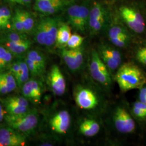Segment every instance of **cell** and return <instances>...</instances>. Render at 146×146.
<instances>
[{
	"label": "cell",
	"instance_id": "30bf717a",
	"mask_svg": "<svg viewBox=\"0 0 146 146\" xmlns=\"http://www.w3.org/2000/svg\"><path fill=\"white\" fill-rule=\"evenodd\" d=\"M98 53L100 57L110 72H113L120 67L122 58L117 50L108 46H102L100 48Z\"/></svg>",
	"mask_w": 146,
	"mask_h": 146
},
{
	"label": "cell",
	"instance_id": "f1b7e54d",
	"mask_svg": "<svg viewBox=\"0 0 146 146\" xmlns=\"http://www.w3.org/2000/svg\"><path fill=\"white\" fill-rule=\"evenodd\" d=\"M84 38L76 33L72 34L70 37L67 47L69 49H75L80 47L84 42Z\"/></svg>",
	"mask_w": 146,
	"mask_h": 146
},
{
	"label": "cell",
	"instance_id": "8d00e7d4",
	"mask_svg": "<svg viewBox=\"0 0 146 146\" xmlns=\"http://www.w3.org/2000/svg\"><path fill=\"white\" fill-rule=\"evenodd\" d=\"M8 2L12 3H17L20 5H26L31 2V0H7Z\"/></svg>",
	"mask_w": 146,
	"mask_h": 146
},
{
	"label": "cell",
	"instance_id": "3957f363",
	"mask_svg": "<svg viewBox=\"0 0 146 146\" xmlns=\"http://www.w3.org/2000/svg\"><path fill=\"white\" fill-rule=\"evenodd\" d=\"M5 120L7 125L23 134L31 133L36 128L38 117L36 111L28 110L20 114L5 115Z\"/></svg>",
	"mask_w": 146,
	"mask_h": 146
},
{
	"label": "cell",
	"instance_id": "e0dca14e",
	"mask_svg": "<svg viewBox=\"0 0 146 146\" xmlns=\"http://www.w3.org/2000/svg\"><path fill=\"white\" fill-rule=\"evenodd\" d=\"M16 87L15 78L9 71L0 72V94H9L15 90Z\"/></svg>",
	"mask_w": 146,
	"mask_h": 146
},
{
	"label": "cell",
	"instance_id": "2e32d148",
	"mask_svg": "<svg viewBox=\"0 0 146 146\" xmlns=\"http://www.w3.org/2000/svg\"><path fill=\"white\" fill-rule=\"evenodd\" d=\"M63 5L62 0H36L34 9L41 14L48 15L56 13Z\"/></svg>",
	"mask_w": 146,
	"mask_h": 146
},
{
	"label": "cell",
	"instance_id": "52a82bcc",
	"mask_svg": "<svg viewBox=\"0 0 146 146\" xmlns=\"http://www.w3.org/2000/svg\"><path fill=\"white\" fill-rule=\"evenodd\" d=\"M107 19V12L104 7L99 2H95L89 11L88 24L91 33L96 34L104 28Z\"/></svg>",
	"mask_w": 146,
	"mask_h": 146
},
{
	"label": "cell",
	"instance_id": "d590c367",
	"mask_svg": "<svg viewBox=\"0 0 146 146\" xmlns=\"http://www.w3.org/2000/svg\"><path fill=\"white\" fill-rule=\"evenodd\" d=\"M139 100L141 102L146 104V86H143L140 88L139 93Z\"/></svg>",
	"mask_w": 146,
	"mask_h": 146
},
{
	"label": "cell",
	"instance_id": "44dd1931",
	"mask_svg": "<svg viewBox=\"0 0 146 146\" xmlns=\"http://www.w3.org/2000/svg\"><path fill=\"white\" fill-rule=\"evenodd\" d=\"M61 54L64 62L71 71L75 72L80 69L76 62L73 49L63 48Z\"/></svg>",
	"mask_w": 146,
	"mask_h": 146
},
{
	"label": "cell",
	"instance_id": "cb8c5ba5",
	"mask_svg": "<svg viewBox=\"0 0 146 146\" xmlns=\"http://www.w3.org/2000/svg\"><path fill=\"white\" fill-rule=\"evenodd\" d=\"M21 19L23 24L25 33H29L33 30L35 26V22L33 16L28 11L21 10H16Z\"/></svg>",
	"mask_w": 146,
	"mask_h": 146
},
{
	"label": "cell",
	"instance_id": "7a4b0ae2",
	"mask_svg": "<svg viewBox=\"0 0 146 146\" xmlns=\"http://www.w3.org/2000/svg\"><path fill=\"white\" fill-rule=\"evenodd\" d=\"M58 27L57 19L50 17L41 19L33 28L35 40L41 46H52L55 43Z\"/></svg>",
	"mask_w": 146,
	"mask_h": 146
},
{
	"label": "cell",
	"instance_id": "4dcf8cb0",
	"mask_svg": "<svg viewBox=\"0 0 146 146\" xmlns=\"http://www.w3.org/2000/svg\"><path fill=\"white\" fill-rule=\"evenodd\" d=\"M25 61L28 66L29 70V73L33 76H42V73L40 71L39 69L37 67L36 65L31 60V58L26 57Z\"/></svg>",
	"mask_w": 146,
	"mask_h": 146
},
{
	"label": "cell",
	"instance_id": "ac0fdd59",
	"mask_svg": "<svg viewBox=\"0 0 146 146\" xmlns=\"http://www.w3.org/2000/svg\"><path fill=\"white\" fill-rule=\"evenodd\" d=\"M1 44L10 50L14 55H19L26 52L31 47V42L29 40L27 39L18 42L3 41L1 42Z\"/></svg>",
	"mask_w": 146,
	"mask_h": 146
},
{
	"label": "cell",
	"instance_id": "d4e9b609",
	"mask_svg": "<svg viewBox=\"0 0 146 146\" xmlns=\"http://www.w3.org/2000/svg\"><path fill=\"white\" fill-rule=\"evenodd\" d=\"M27 57L31 58L36 65L42 74H43L46 68V58L41 52L32 50L28 52Z\"/></svg>",
	"mask_w": 146,
	"mask_h": 146
},
{
	"label": "cell",
	"instance_id": "83f0119b",
	"mask_svg": "<svg viewBox=\"0 0 146 146\" xmlns=\"http://www.w3.org/2000/svg\"><path fill=\"white\" fill-rule=\"evenodd\" d=\"M109 38L111 39L119 37H129L125 28L120 25H114L111 27L108 31Z\"/></svg>",
	"mask_w": 146,
	"mask_h": 146
},
{
	"label": "cell",
	"instance_id": "6da1fadb",
	"mask_svg": "<svg viewBox=\"0 0 146 146\" xmlns=\"http://www.w3.org/2000/svg\"><path fill=\"white\" fill-rule=\"evenodd\" d=\"M115 80L120 89L125 92L142 88L146 84V76L141 69L135 65L125 63L117 69Z\"/></svg>",
	"mask_w": 146,
	"mask_h": 146
},
{
	"label": "cell",
	"instance_id": "484cf974",
	"mask_svg": "<svg viewBox=\"0 0 146 146\" xmlns=\"http://www.w3.org/2000/svg\"><path fill=\"white\" fill-rule=\"evenodd\" d=\"M18 61L21 67V72L15 78L17 82V85L19 87H22V85L29 80L30 73L25 61L20 60H18Z\"/></svg>",
	"mask_w": 146,
	"mask_h": 146
},
{
	"label": "cell",
	"instance_id": "d6a6232c",
	"mask_svg": "<svg viewBox=\"0 0 146 146\" xmlns=\"http://www.w3.org/2000/svg\"><path fill=\"white\" fill-rule=\"evenodd\" d=\"M135 58L139 62L146 66V46L137 49L136 52Z\"/></svg>",
	"mask_w": 146,
	"mask_h": 146
},
{
	"label": "cell",
	"instance_id": "5b68a950",
	"mask_svg": "<svg viewBox=\"0 0 146 146\" xmlns=\"http://www.w3.org/2000/svg\"><path fill=\"white\" fill-rule=\"evenodd\" d=\"M67 14L72 26L78 31L84 33L88 24V7L85 5H71L68 8Z\"/></svg>",
	"mask_w": 146,
	"mask_h": 146
},
{
	"label": "cell",
	"instance_id": "9a60e30c",
	"mask_svg": "<svg viewBox=\"0 0 146 146\" xmlns=\"http://www.w3.org/2000/svg\"><path fill=\"white\" fill-rule=\"evenodd\" d=\"M22 92L23 96L28 100L35 104L40 103L42 98V88L36 80H28L22 86Z\"/></svg>",
	"mask_w": 146,
	"mask_h": 146
},
{
	"label": "cell",
	"instance_id": "603a6c76",
	"mask_svg": "<svg viewBox=\"0 0 146 146\" xmlns=\"http://www.w3.org/2000/svg\"><path fill=\"white\" fill-rule=\"evenodd\" d=\"M14 56L10 50L3 44H0V72L9 67L13 61Z\"/></svg>",
	"mask_w": 146,
	"mask_h": 146
},
{
	"label": "cell",
	"instance_id": "5bb4252c",
	"mask_svg": "<svg viewBox=\"0 0 146 146\" xmlns=\"http://www.w3.org/2000/svg\"><path fill=\"white\" fill-rule=\"evenodd\" d=\"M49 122L53 131L58 134H64L70 128L71 117L67 110H61L54 115Z\"/></svg>",
	"mask_w": 146,
	"mask_h": 146
},
{
	"label": "cell",
	"instance_id": "7402d4cb",
	"mask_svg": "<svg viewBox=\"0 0 146 146\" xmlns=\"http://www.w3.org/2000/svg\"><path fill=\"white\" fill-rule=\"evenodd\" d=\"M12 15L7 7H0V31L11 29Z\"/></svg>",
	"mask_w": 146,
	"mask_h": 146
},
{
	"label": "cell",
	"instance_id": "f35d334b",
	"mask_svg": "<svg viewBox=\"0 0 146 146\" xmlns=\"http://www.w3.org/2000/svg\"><path fill=\"white\" fill-rule=\"evenodd\" d=\"M133 107L137 108L140 110H142L145 111H146V104H145L142 102H141V101H136L134 104H133Z\"/></svg>",
	"mask_w": 146,
	"mask_h": 146
},
{
	"label": "cell",
	"instance_id": "277c9868",
	"mask_svg": "<svg viewBox=\"0 0 146 146\" xmlns=\"http://www.w3.org/2000/svg\"><path fill=\"white\" fill-rule=\"evenodd\" d=\"M89 69L91 76L94 80L104 86L111 84V78L109 70L95 50H93L91 52Z\"/></svg>",
	"mask_w": 146,
	"mask_h": 146
},
{
	"label": "cell",
	"instance_id": "74e56055",
	"mask_svg": "<svg viewBox=\"0 0 146 146\" xmlns=\"http://www.w3.org/2000/svg\"><path fill=\"white\" fill-rule=\"evenodd\" d=\"M7 114V111L5 107H3L2 104H0V122L5 120V115Z\"/></svg>",
	"mask_w": 146,
	"mask_h": 146
},
{
	"label": "cell",
	"instance_id": "ba28073f",
	"mask_svg": "<svg viewBox=\"0 0 146 146\" xmlns=\"http://www.w3.org/2000/svg\"><path fill=\"white\" fill-rule=\"evenodd\" d=\"M113 118L116 129L121 133L128 134L135 130V121L124 108L117 107L114 111Z\"/></svg>",
	"mask_w": 146,
	"mask_h": 146
},
{
	"label": "cell",
	"instance_id": "836d02e7",
	"mask_svg": "<svg viewBox=\"0 0 146 146\" xmlns=\"http://www.w3.org/2000/svg\"><path fill=\"white\" fill-rule=\"evenodd\" d=\"M8 68L9 72L13 75L14 78H16L21 72V67L18 61L11 63Z\"/></svg>",
	"mask_w": 146,
	"mask_h": 146
},
{
	"label": "cell",
	"instance_id": "e575fe53",
	"mask_svg": "<svg viewBox=\"0 0 146 146\" xmlns=\"http://www.w3.org/2000/svg\"><path fill=\"white\" fill-rule=\"evenodd\" d=\"M133 114L136 117L143 120L146 119V111H145L142 110H140L137 108H136L134 107H133Z\"/></svg>",
	"mask_w": 146,
	"mask_h": 146
},
{
	"label": "cell",
	"instance_id": "9c48e42d",
	"mask_svg": "<svg viewBox=\"0 0 146 146\" xmlns=\"http://www.w3.org/2000/svg\"><path fill=\"white\" fill-rule=\"evenodd\" d=\"M26 143L25 134L7 125H0V146H23Z\"/></svg>",
	"mask_w": 146,
	"mask_h": 146
},
{
	"label": "cell",
	"instance_id": "4fadbf2b",
	"mask_svg": "<svg viewBox=\"0 0 146 146\" xmlns=\"http://www.w3.org/2000/svg\"><path fill=\"white\" fill-rule=\"evenodd\" d=\"M28 101L25 97L11 96L2 100V102L8 114L17 115L24 113L29 110Z\"/></svg>",
	"mask_w": 146,
	"mask_h": 146
},
{
	"label": "cell",
	"instance_id": "8fae6325",
	"mask_svg": "<svg viewBox=\"0 0 146 146\" xmlns=\"http://www.w3.org/2000/svg\"><path fill=\"white\" fill-rule=\"evenodd\" d=\"M75 100L78 107L83 110H93L98 105L96 95L90 89L80 87L75 94Z\"/></svg>",
	"mask_w": 146,
	"mask_h": 146
},
{
	"label": "cell",
	"instance_id": "1f68e13d",
	"mask_svg": "<svg viewBox=\"0 0 146 146\" xmlns=\"http://www.w3.org/2000/svg\"><path fill=\"white\" fill-rule=\"evenodd\" d=\"M110 41L116 47L119 48L125 47L128 44L129 37H119L110 39Z\"/></svg>",
	"mask_w": 146,
	"mask_h": 146
},
{
	"label": "cell",
	"instance_id": "d6986e66",
	"mask_svg": "<svg viewBox=\"0 0 146 146\" xmlns=\"http://www.w3.org/2000/svg\"><path fill=\"white\" fill-rule=\"evenodd\" d=\"M100 129V126L97 121L92 119L83 121L79 125V131L81 134L87 137L96 135Z\"/></svg>",
	"mask_w": 146,
	"mask_h": 146
},
{
	"label": "cell",
	"instance_id": "7c38bea8",
	"mask_svg": "<svg viewBox=\"0 0 146 146\" xmlns=\"http://www.w3.org/2000/svg\"><path fill=\"white\" fill-rule=\"evenodd\" d=\"M48 80L54 94L58 96H61L64 94L66 88L65 78L56 64L52 65L49 74Z\"/></svg>",
	"mask_w": 146,
	"mask_h": 146
},
{
	"label": "cell",
	"instance_id": "8992f818",
	"mask_svg": "<svg viewBox=\"0 0 146 146\" xmlns=\"http://www.w3.org/2000/svg\"><path fill=\"white\" fill-rule=\"evenodd\" d=\"M119 10L122 20L132 31L137 34H140L144 31L145 22L143 16L139 11L125 6L121 7Z\"/></svg>",
	"mask_w": 146,
	"mask_h": 146
},
{
	"label": "cell",
	"instance_id": "4316f807",
	"mask_svg": "<svg viewBox=\"0 0 146 146\" xmlns=\"http://www.w3.org/2000/svg\"><path fill=\"white\" fill-rule=\"evenodd\" d=\"M28 39L26 35L24 33H19L13 31L7 32L5 33L0 38V42L3 41H11L18 42L24 41Z\"/></svg>",
	"mask_w": 146,
	"mask_h": 146
},
{
	"label": "cell",
	"instance_id": "ffe728a7",
	"mask_svg": "<svg viewBox=\"0 0 146 146\" xmlns=\"http://www.w3.org/2000/svg\"><path fill=\"white\" fill-rule=\"evenodd\" d=\"M71 29L67 24H62L58 28L55 43L59 48L67 47L68 40L71 36Z\"/></svg>",
	"mask_w": 146,
	"mask_h": 146
},
{
	"label": "cell",
	"instance_id": "f546056e",
	"mask_svg": "<svg viewBox=\"0 0 146 146\" xmlns=\"http://www.w3.org/2000/svg\"><path fill=\"white\" fill-rule=\"evenodd\" d=\"M11 29L13 31L25 33L21 19L16 11H15L14 15L12 16Z\"/></svg>",
	"mask_w": 146,
	"mask_h": 146
}]
</instances>
